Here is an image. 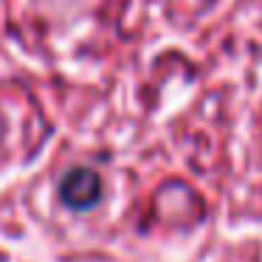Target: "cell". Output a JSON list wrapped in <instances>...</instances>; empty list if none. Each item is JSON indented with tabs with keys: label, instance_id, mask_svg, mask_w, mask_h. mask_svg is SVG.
Segmentation results:
<instances>
[{
	"label": "cell",
	"instance_id": "6da1fadb",
	"mask_svg": "<svg viewBox=\"0 0 262 262\" xmlns=\"http://www.w3.org/2000/svg\"><path fill=\"white\" fill-rule=\"evenodd\" d=\"M59 198L68 209H91L102 198V181L93 169H71L59 181Z\"/></svg>",
	"mask_w": 262,
	"mask_h": 262
}]
</instances>
